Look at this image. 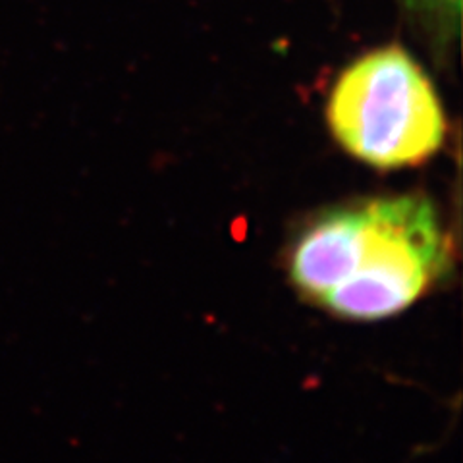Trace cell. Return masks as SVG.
Returning a JSON list of instances; mask_svg holds the SVG:
<instances>
[{"label":"cell","mask_w":463,"mask_h":463,"mask_svg":"<svg viewBox=\"0 0 463 463\" xmlns=\"http://www.w3.org/2000/svg\"><path fill=\"white\" fill-rule=\"evenodd\" d=\"M450 267L440 214L417 194L325 209L298 232L288 255V277L301 298L357 323L410 309Z\"/></svg>","instance_id":"1"},{"label":"cell","mask_w":463,"mask_h":463,"mask_svg":"<svg viewBox=\"0 0 463 463\" xmlns=\"http://www.w3.org/2000/svg\"><path fill=\"white\" fill-rule=\"evenodd\" d=\"M326 122L340 147L376 170L415 168L446 139V112L425 68L400 45L359 56L332 87Z\"/></svg>","instance_id":"2"},{"label":"cell","mask_w":463,"mask_h":463,"mask_svg":"<svg viewBox=\"0 0 463 463\" xmlns=\"http://www.w3.org/2000/svg\"><path fill=\"white\" fill-rule=\"evenodd\" d=\"M463 0H403L417 22L442 45L458 37Z\"/></svg>","instance_id":"3"}]
</instances>
